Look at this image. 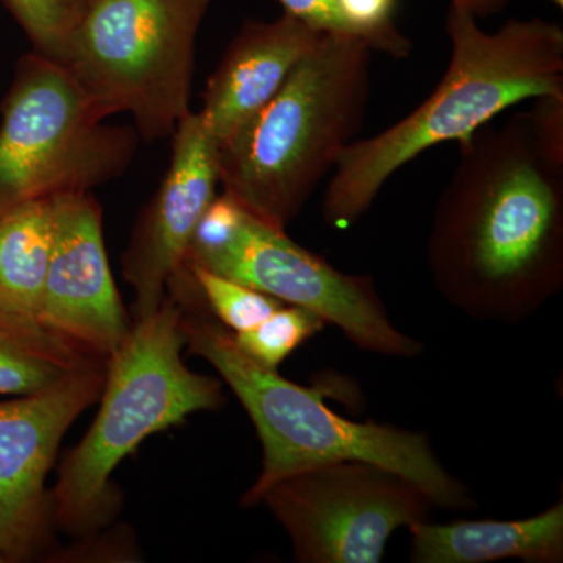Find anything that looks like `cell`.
Masks as SVG:
<instances>
[{
    "mask_svg": "<svg viewBox=\"0 0 563 563\" xmlns=\"http://www.w3.org/2000/svg\"><path fill=\"white\" fill-rule=\"evenodd\" d=\"M428 239L433 285L473 320L517 324L563 287V161L528 111L459 143Z\"/></svg>",
    "mask_w": 563,
    "mask_h": 563,
    "instance_id": "obj_1",
    "label": "cell"
},
{
    "mask_svg": "<svg viewBox=\"0 0 563 563\" xmlns=\"http://www.w3.org/2000/svg\"><path fill=\"white\" fill-rule=\"evenodd\" d=\"M446 33L453 54L432 95L340 155L322 198V218L332 228L361 220L393 174L422 152L470 139L517 103L563 95V31L555 22L510 20L490 33L468 10L451 5Z\"/></svg>",
    "mask_w": 563,
    "mask_h": 563,
    "instance_id": "obj_2",
    "label": "cell"
},
{
    "mask_svg": "<svg viewBox=\"0 0 563 563\" xmlns=\"http://www.w3.org/2000/svg\"><path fill=\"white\" fill-rule=\"evenodd\" d=\"M168 295L180 302L185 346L217 369L255 426L262 472L242 498L257 506L263 492L291 474L336 462H365L399 474L426 493L433 507L472 510L473 493L437 459L426 433L376 421L347 420L325 406L318 387L307 388L247 357L210 310L195 277L174 280Z\"/></svg>",
    "mask_w": 563,
    "mask_h": 563,
    "instance_id": "obj_3",
    "label": "cell"
},
{
    "mask_svg": "<svg viewBox=\"0 0 563 563\" xmlns=\"http://www.w3.org/2000/svg\"><path fill=\"white\" fill-rule=\"evenodd\" d=\"M373 52L355 36L322 35L272 101L218 144L222 192L285 231L361 131Z\"/></svg>",
    "mask_w": 563,
    "mask_h": 563,
    "instance_id": "obj_4",
    "label": "cell"
},
{
    "mask_svg": "<svg viewBox=\"0 0 563 563\" xmlns=\"http://www.w3.org/2000/svg\"><path fill=\"white\" fill-rule=\"evenodd\" d=\"M180 302L166 295L154 313L132 322L107 358L101 409L90 431L63 459L51 493L54 526L74 536L98 531L118 509L111 474L147 437L188 415L224 404L214 377L185 365Z\"/></svg>",
    "mask_w": 563,
    "mask_h": 563,
    "instance_id": "obj_5",
    "label": "cell"
},
{
    "mask_svg": "<svg viewBox=\"0 0 563 563\" xmlns=\"http://www.w3.org/2000/svg\"><path fill=\"white\" fill-rule=\"evenodd\" d=\"M213 0H92L65 66L103 118L129 113L140 140L190 113L196 40Z\"/></svg>",
    "mask_w": 563,
    "mask_h": 563,
    "instance_id": "obj_6",
    "label": "cell"
},
{
    "mask_svg": "<svg viewBox=\"0 0 563 563\" xmlns=\"http://www.w3.org/2000/svg\"><path fill=\"white\" fill-rule=\"evenodd\" d=\"M0 111V214L120 179L139 150L135 129L107 124L68 69L33 51Z\"/></svg>",
    "mask_w": 563,
    "mask_h": 563,
    "instance_id": "obj_7",
    "label": "cell"
},
{
    "mask_svg": "<svg viewBox=\"0 0 563 563\" xmlns=\"http://www.w3.org/2000/svg\"><path fill=\"white\" fill-rule=\"evenodd\" d=\"M185 263L309 310L363 351L399 358L422 354L418 340L393 325L372 277L339 272L225 192L203 211Z\"/></svg>",
    "mask_w": 563,
    "mask_h": 563,
    "instance_id": "obj_8",
    "label": "cell"
},
{
    "mask_svg": "<svg viewBox=\"0 0 563 563\" xmlns=\"http://www.w3.org/2000/svg\"><path fill=\"white\" fill-rule=\"evenodd\" d=\"M301 563H377L399 528L429 520L431 499L399 474L365 462H336L291 474L261 503Z\"/></svg>",
    "mask_w": 563,
    "mask_h": 563,
    "instance_id": "obj_9",
    "label": "cell"
},
{
    "mask_svg": "<svg viewBox=\"0 0 563 563\" xmlns=\"http://www.w3.org/2000/svg\"><path fill=\"white\" fill-rule=\"evenodd\" d=\"M107 358L96 357L60 383L0 402V555L36 558L54 528L47 474L63 437L101 398Z\"/></svg>",
    "mask_w": 563,
    "mask_h": 563,
    "instance_id": "obj_10",
    "label": "cell"
},
{
    "mask_svg": "<svg viewBox=\"0 0 563 563\" xmlns=\"http://www.w3.org/2000/svg\"><path fill=\"white\" fill-rule=\"evenodd\" d=\"M173 139L168 172L141 211L122 255V276L135 295V320L161 307L169 282L185 268L192 233L220 184L218 143L199 113L190 111Z\"/></svg>",
    "mask_w": 563,
    "mask_h": 563,
    "instance_id": "obj_11",
    "label": "cell"
},
{
    "mask_svg": "<svg viewBox=\"0 0 563 563\" xmlns=\"http://www.w3.org/2000/svg\"><path fill=\"white\" fill-rule=\"evenodd\" d=\"M54 239L38 321L109 358L131 331L111 276L102 207L91 191L52 198Z\"/></svg>",
    "mask_w": 563,
    "mask_h": 563,
    "instance_id": "obj_12",
    "label": "cell"
},
{
    "mask_svg": "<svg viewBox=\"0 0 563 563\" xmlns=\"http://www.w3.org/2000/svg\"><path fill=\"white\" fill-rule=\"evenodd\" d=\"M322 35L288 13L244 22L202 95L199 117L218 144L272 101Z\"/></svg>",
    "mask_w": 563,
    "mask_h": 563,
    "instance_id": "obj_13",
    "label": "cell"
},
{
    "mask_svg": "<svg viewBox=\"0 0 563 563\" xmlns=\"http://www.w3.org/2000/svg\"><path fill=\"white\" fill-rule=\"evenodd\" d=\"M412 536L410 562L487 563L517 559L528 563L563 561V503L525 520H428L407 526Z\"/></svg>",
    "mask_w": 563,
    "mask_h": 563,
    "instance_id": "obj_14",
    "label": "cell"
},
{
    "mask_svg": "<svg viewBox=\"0 0 563 563\" xmlns=\"http://www.w3.org/2000/svg\"><path fill=\"white\" fill-rule=\"evenodd\" d=\"M52 239V199L0 214V309L38 320Z\"/></svg>",
    "mask_w": 563,
    "mask_h": 563,
    "instance_id": "obj_15",
    "label": "cell"
},
{
    "mask_svg": "<svg viewBox=\"0 0 563 563\" xmlns=\"http://www.w3.org/2000/svg\"><path fill=\"white\" fill-rule=\"evenodd\" d=\"M96 357L35 318L0 309V396L46 390Z\"/></svg>",
    "mask_w": 563,
    "mask_h": 563,
    "instance_id": "obj_16",
    "label": "cell"
},
{
    "mask_svg": "<svg viewBox=\"0 0 563 563\" xmlns=\"http://www.w3.org/2000/svg\"><path fill=\"white\" fill-rule=\"evenodd\" d=\"M91 3L92 0H0L31 41L33 52L60 65Z\"/></svg>",
    "mask_w": 563,
    "mask_h": 563,
    "instance_id": "obj_17",
    "label": "cell"
},
{
    "mask_svg": "<svg viewBox=\"0 0 563 563\" xmlns=\"http://www.w3.org/2000/svg\"><path fill=\"white\" fill-rule=\"evenodd\" d=\"M324 328L325 322L318 314L284 303L261 324L232 335L247 357L277 372L292 352Z\"/></svg>",
    "mask_w": 563,
    "mask_h": 563,
    "instance_id": "obj_18",
    "label": "cell"
},
{
    "mask_svg": "<svg viewBox=\"0 0 563 563\" xmlns=\"http://www.w3.org/2000/svg\"><path fill=\"white\" fill-rule=\"evenodd\" d=\"M195 277L207 309L228 331H250L276 312L284 302L239 282L207 272L201 266L185 263Z\"/></svg>",
    "mask_w": 563,
    "mask_h": 563,
    "instance_id": "obj_19",
    "label": "cell"
},
{
    "mask_svg": "<svg viewBox=\"0 0 563 563\" xmlns=\"http://www.w3.org/2000/svg\"><path fill=\"white\" fill-rule=\"evenodd\" d=\"M396 0H339L344 20L373 51L409 57L412 43L393 21Z\"/></svg>",
    "mask_w": 563,
    "mask_h": 563,
    "instance_id": "obj_20",
    "label": "cell"
},
{
    "mask_svg": "<svg viewBox=\"0 0 563 563\" xmlns=\"http://www.w3.org/2000/svg\"><path fill=\"white\" fill-rule=\"evenodd\" d=\"M276 2L280 3L284 13L298 18L317 32L358 38L354 29L344 20L339 0H276Z\"/></svg>",
    "mask_w": 563,
    "mask_h": 563,
    "instance_id": "obj_21",
    "label": "cell"
},
{
    "mask_svg": "<svg viewBox=\"0 0 563 563\" xmlns=\"http://www.w3.org/2000/svg\"><path fill=\"white\" fill-rule=\"evenodd\" d=\"M510 0H451V5L468 10L477 20L495 16L509 5Z\"/></svg>",
    "mask_w": 563,
    "mask_h": 563,
    "instance_id": "obj_22",
    "label": "cell"
},
{
    "mask_svg": "<svg viewBox=\"0 0 563 563\" xmlns=\"http://www.w3.org/2000/svg\"><path fill=\"white\" fill-rule=\"evenodd\" d=\"M547 2L553 3L555 9H559V10L563 9V0H547Z\"/></svg>",
    "mask_w": 563,
    "mask_h": 563,
    "instance_id": "obj_23",
    "label": "cell"
},
{
    "mask_svg": "<svg viewBox=\"0 0 563 563\" xmlns=\"http://www.w3.org/2000/svg\"><path fill=\"white\" fill-rule=\"evenodd\" d=\"M0 563H5V561H3L2 555H0Z\"/></svg>",
    "mask_w": 563,
    "mask_h": 563,
    "instance_id": "obj_24",
    "label": "cell"
}]
</instances>
